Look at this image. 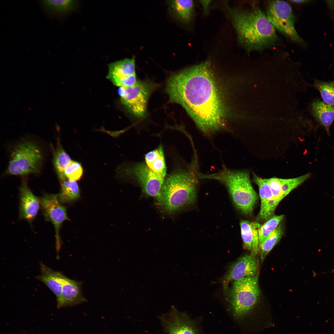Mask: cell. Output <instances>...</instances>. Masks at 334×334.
Here are the masks:
<instances>
[{"label": "cell", "instance_id": "cell-1", "mask_svg": "<svg viewBox=\"0 0 334 334\" xmlns=\"http://www.w3.org/2000/svg\"><path fill=\"white\" fill-rule=\"evenodd\" d=\"M214 79L205 62L171 74L166 86L169 102L181 105L208 135L223 125V109Z\"/></svg>", "mask_w": 334, "mask_h": 334}, {"label": "cell", "instance_id": "cell-2", "mask_svg": "<svg viewBox=\"0 0 334 334\" xmlns=\"http://www.w3.org/2000/svg\"><path fill=\"white\" fill-rule=\"evenodd\" d=\"M240 44L248 51L272 47L278 40L276 29L258 7L249 10L229 9Z\"/></svg>", "mask_w": 334, "mask_h": 334}, {"label": "cell", "instance_id": "cell-3", "mask_svg": "<svg viewBox=\"0 0 334 334\" xmlns=\"http://www.w3.org/2000/svg\"><path fill=\"white\" fill-rule=\"evenodd\" d=\"M196 161L189 169L175 171L165 179L158 201L166 211L175 212L195 200L199 178Z\"/></svg>", "mask_w": 334, "mask_h": 334}, {"label": "cell", "instance_id": "cell-4", "mask_svg": "<svg viewBox=\"0 0 334 334\" xmlns=\"http://www.w3.org/2000/svg\"><path fill=\"white\" fill-rule=\"evenodd\" d=\"M199 177L216 180L222 183L227 188L237 208L245 215H252L258 196L252 186L248 172L233 170L224 166L217 173H200Z\"/></svg>", "mask_w": 334, "mask_h": 334}, {"label": "cell", "instance_id": "cell-5", "mask_svg": "<svg viewBox=\"0 0 334 334\" xmlns=\"http://www.w3.org/2000/svg\"><path fill=\"white\" fill-rule=\"evenodd\" d=\"M42 157L36 144L29 141H22L12 151L6 173L15 175L37 174L41 167Z\"/></svg>", "mask_w": 334, "mask_h": 334}, {"label": "cell", "instance_id": "cell-6", "mask_svg": "<svg viewBox=\"0 0 334 334\" xmlns=\"http://www.w3.org/2000/svg\"><path fill=\"white\" fill-rule=\"evenodd\" d=\"M260 294L257 275L234 281L229 298L235 316L240 318L246 315L256 304Z\"/></svg>", "mask_w": 334, "mask_h": 334}, {"label": "cell", "instance_id": "cell-7", "mask_svg": "<svg viewBox=\"0 0 334 334\" xmlns=\"http://www.w3.org/2000/svg\"><path fill=\"white\" fill-rule=\"evenodd\" d=\"M157 87L151 82L137 80L132 86L120 87L118 92L121 102L136 117L143 118L146 114L149 98Z\"/></svg>", "mask_w": 334, "mask_h": 334}, {"label": "cell", "instance_id": "cell-8", "mask_svg": "<svg viewBox=\"0 0 334 334\" xmlns=\"http://www.w3.org/2000/svg\"><path fill=\"white\" fill-rule=\"evenodd\" d=\"M266 16L275 29L294 42H302L295 28L292 8L288 3L284 1H272L268 6Z\"/></svg>", "mask_w": 334, "mask_h": 334}, {"label": "cell", "instance_id": "cell-9", "mask_svg": "<svg viewBox=\"0 0 334 334\" xmlns=\"http://www.w3.org/2000/svg\"><path fill=\"white\" fill-rule=\"evenodd\" d=\"M119 171L122 176L136 180L148 195L159 199L165 176L153 172L144 162L124 167Z\"/></svg>", "mask_w": 334, "mask_h": 334}, {"label": "cell", "instance_id": "cell-10", "mask_svg": "<svg viewBox=\"0 0 334 334\" xmlns=\"http://www.w3.org/2000/svg\"><path fill=\"white\" fill-rule=\"evenodd\" d=\"M41 207L45 219L51 222L55 230L56 248L58 253L61 246L60 230L62 223L70 219L66 208L62 204L58 195L45 194L41 199Z\"/></svg>", "mask_w": 334, "mask_h": 334}, {"label": "cell", "instance_id": "cell-11", "mask_svg": "<svg viewBox=\"0 0 334 334\" xmlns=\"http://www.w3.org/2000/svg\"><path fill=\"white\" fill-rule=\"evenodd\" d=\"M106 78L115 85L121 87L133 86L137 82L135 62L134 58H125L108 65Z\"/></svg>", "mask_w": 334, "mask_h": 334}, {"label": "cell", "instance_id": "cell-12", "mask_svg": "<svg viewBox=\"0 0 334 334\" xmlns=\"http://www.w3.org/2000/svg\"><path fill=\"white\" fill-rule=\"evenodd\" d=\"M310 176V173H308L292 178H272L267 179L272 194L269 212L271 218L274 215L276 209L280 201L293 190L308 179Z\"/></svg>", "mask_w": 334, "mask_h": 334}, {"label": "cell", "instance_id": "cell-13", "mask_svg": "<svg viewBox=\"0 0 334 334\" xmlns=\"http://www.w3.org/2000/svg\"><path fill=\"white\" fill-rule=\"evenodd\" d=\"M19 191V218L31 223L38 212L41 200L33 193L26 181H23Z\"/></svg>", "mask_w": 334, "mask_h": 334}, {"label": "cell", "instance_id": "cell-14", "mask_svg": "<svg viewBox=\"0 0 334 334\" xmlns=\"http://www.w3.org/2000/svg\"><path fill=\"white\" fill-rule=\"evenodd\" d=\"M166 334H197L192 322L183 313L173 309L161 318Z\"/></svg>", "mask_w": 334, "mask_h": 334}, {"label": "cell", "instance_id": "cell-15", "mask_svg": "<svg viewBox=\"0 0 334 334\" xmlns=\"http://www.w3.org/2000/svg\"><path fill=\"white\" fill-rule=\"evenodd\" d=\"M258 264L255 255H250L238 259L231 267L224 280L225 286L232 281L255 276Z\"/></svg>", "mask_w": 334, "mask_h": 334}, {"label": "cell", "instance_id": "cell-16", "mask_svg": "<svg viewBox=\"0 0 334 334\" xmlns=\"http://www.w3.org/2000/svg\"><path fill=\"white\" fill-rule=\"evenodd\" d=\"M81 282L70 279L65 276L58 306H73L87 301L82 294Z\"/></svg>", "mask_w": 334, "mask_h": 334}, {"label": "cell", "instance_id": "cell-17", "mask_svg": "<svg viewBox=\"0 0 334 334\" xmlns=\"http://www.w3.org/2000/svg\"><path fill=\"white\" fill-rule=\"evenodd\" d=\"M261 225L257 222L241 221V236L245 248L255 255L259 252V242L258 230Z\"/></svg>", "mask_w": 334, "mask_h": 334}, {"label": "cell", "instance_id": "cell-18", "mask_svg": "<svg viewBox=\"0 0 334 334\" xmlns=\"http://www.w3.org/2000/svg\"><path fill=\"white\" fill-rule=\"evenodd\" d=\"M253 182L258 186L261 205L257 221L266 222L271 217L269 212L272 194L267 178H263L253 174Z\"/></svg>", "mask_w": 334, "mask_h": 334}, {"label": "cell", "instance_id": "cell-19", "mask_svg": "<svg viewBox=\"0 0 334 334\" xmlns=\"http://www.w3.org/2000/svg\"><path fill=\"white\" fill-rule=\"evenodd\" d=\"M41 273L37 279L44 283L55 295L57 301L59 299L65 276L61 272L55 271L42 263H40Z\"/></svg>", "mask_w": 334, "mask_h": 334}, {"label": "cell", "instance_id": "cell-20", "mask_svg": "<svg viewBox=\"0 0 334 334\" xmlns=\"http://www.w3.org/2000/svg\"><path fill=\"white\" fill-rule=\"evenodd\" d=\"M310 111L312 116L330 134V127L334 121V106L319 100L312 104Z\"/></svg>", "mask_w": 334, "mask_h": 334}, {"label": "cell", "instance_id": "cell-21", "mask_svg": "<svg viewBox=\"0 0 334 334\" xmlns=\"http://www.w3.org/2000/svg\"><path fill=\"white\" fill-rule=\"evenodd\" d=\"M145 164L153 172L166 176V168L163 148L161 145L147 153L145 156Z\"/></svg>", "mask_w": 334, "mask_h": 334}, {"label": "cell", "instance_id": "cell-22", "mask_svg": "<svg viewBox=\"0 0 334 334\" xmlns=\"http://www.w3.org/2000/svg\"><path fill=\"white\" fill-rule=\"evenodd\" d=\"M171 9L175 16L182 22L188 23L191 19L194 3L191 0H174L169 2Z\"/></svg>", "mask_w": 334, "mask_h": 334}, {"label": "cell", "instance_id": "cell-23", "mask_svg": "<svg viewBox=\"0 0 334 334\" xmlns=\"http://www.w3.org/2000/svg\"><path fill=\"white\" fill-rule=\"evenodd\" d=\"M60 182L61 190L58 196L61 203H71L79 198L80 189L78 184L75 181L66 179L60 181Z\"/></svg>", "mask_w": 334, "mask_h": 334}, {"label": "cell", "instance_id": "cell-24", "mask_svg": "<svg viewBox=\"0 0 334 334\" xmlns=\"http://www.w3.org/2000/svg\"><path fill=\"white\" fill-rule=\"evenodd\" d=\"M72 161L69 155L59 144L54 151L53 162L60 181L66 179L65 171Z\"/></svg>", "mask_w": 334, "mask_h": 334}, {"label": "cell", "instance_id": "cell-25", "mask_svg": "<svg viewBox=\"0 0 334 334\" xmlns=\"http://www.w3.org/2000/svg\"><path fill=\"white\" fill-rule=\"evenodd\" d=\"M45 8L54 15H64L73 9L76 4L72 0H45L42 1Z\"/></svg>", "mask_w": 334, "mask_h": 334}, {"label": "cell", "instance_id": "cell-26", "mask_svg": "<svg viewBox=\"0 0 334 334\" xmlns=\"http://www.w3.org/2000/svg\"><path fill=\"white\" fill-rule=\"evenodd\" d=\"M283 233V229L281 224L269 234L259 244V252L261 261L278 242Z\"/></svg>", "mask_w": 334, "mask_h": 334}, {"label": "cell", "instance_id": "cell-27", "mask_svg": "<svg viewBox=\"0 0 334 334\" xmlns=\"http://www.w3.org/2000/svg\"><path fill=\"white\" fill-rule=\"evenodd\" d=\"M313 86L319 91L323 101L334 106V80L325 82L314 79Z\"/></svg>", "mask_w": 334, "mask_h": 334}, {"label": "cell", "instance_id": "cell-28", "mask_svg": "<svg viewBox=\"0 0 334 334\" xmlns=\"http://www.w3.org/2000/svg\"><path fill=\"white\" fill-rule=\"evenodd\" d=\"M284 216L283 215H274L261 225L258 230L260 244L279 226L283 219Z\"/></svg>", "mask_w": 334, "mask_h": 334}, {"label": "cell", "instance_id": "cell-29", "mask_svg": "<svg viewBox=\"0 0 334 334\" xmlns=\"http://www.w3.org/2000/svg\"><path fill=\"white\" fill-rule=\"evenodd\" d=\"M64 173L67 179L76 181L81 178L83 169L80 163L72 161L66 169Z\"/></svg>", "mask_w": 334, "mask_h": 334}, {"label": "cell", "instance_id": "cell-30", "mask_svg": "<svg viewBox=\"0 0 334 334\" xmlns=\"http://www.w3.org/2000/svg\"><path fill=\"white\" fill-rule=\"evenodd\" d=\"M201 2V3L203 5V8L205 10H207L208 8L210 1H207V2H206V1H202Z\"/></svg>", "mask_w": 334, "mask_h": 334}, {"label": "cell", "instance_id": "cell-31", "mask_svg": "<svg viewBox=\"0 0 334 334\" xmlns=\"http://www.w3.org/2000/svg\"><path fill=\"white\" fill-rule=\"evenodd\" d=\"M290 1L293 2L298 3H302L306 2L309 1L305 0H291Z\"/></svg>", "mask_w": 334, "mask_h": 334}]
</instances>
